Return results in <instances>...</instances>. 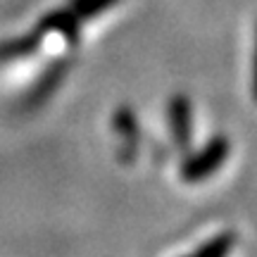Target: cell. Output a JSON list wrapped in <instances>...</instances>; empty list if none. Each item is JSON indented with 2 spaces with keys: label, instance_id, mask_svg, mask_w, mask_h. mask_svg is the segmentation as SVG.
<instances>
[{
  "label": "cell",
  "instance_id": "cell-1",
  "mask_svg": "<svg viewBox=\"0 0 257 257\" xmlns=\"http://www.w3.org/2000/svg\"><path fill=\"white\" fill-rule=\"evenodd\" d=\"M229 155V143H226V138H212L207 146L202 148V153L198 155H193L188 160V165H186L184 174L186 179H191V181H198V179H205V176H210L212 172H217L221 165H224V160Z\"/></svg>",
  "mask_w": 257,
  "mask_h": 257
},
{
  "label": "cell",
  "instance_id": "cell-2",
  "mask_svg": "<svg viewBox=\"0 0 257 257\" xmlns=\"http://www.w3.org/2000/svg\"><path fill=\"white\" fill-rule=\"evenodd\" d=\"M231 245H233V236L231 233H221L214 240H210L202 250H198L193 257H226Z\"/></svg>",
  "mask_w": 257,
  "mask_h": 257
},
{
  "label": "cell",
  "instance_id": "cell-3",
  "mask_svg": "<svg viewBox=\"0 0 257 257\" xmlns=\"http://www.w3.org/2000/svg\"><path fill=\"white\" fill-rule=\"evenodd\" d=\"M174 131L179 134L181 131V141H188V134H191V114H188V102H174Z\"/></svg>",
  "mask_w": 257,
  "mask_h": 257
},
{
  "label": "cell",
  "instance_id": "cell-4",
  "mask_svg": "<svg viewBox=\"0 0 257 257\" xmlns=\"http://www.w3.org/2000/svg\"><path fill=\"white\" fill-rule=\"evenodd\" d=\"M110 0H79V10H81L83 15H93V12H98L100 8H105Z\"/></svg>",
  "mask_w": 257,
  "mask_h": 257
},
{
  "label": "cell",
  "instance_id": "cell-5",
  "mask_svg": "<svg viewBox=\"0 0 257 257\" xmlns=\"http://www.w3.org/2000/svg\"><path fill=\"white\" fill-rule=\"evenodd\" d=\"M252 95L257 100V41H255V57H252Z\"/></svg>",
  "mask_w": 257,
  "mask_h": 257
}]
</instances>
